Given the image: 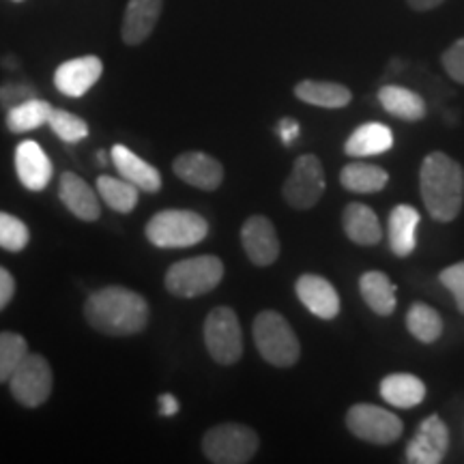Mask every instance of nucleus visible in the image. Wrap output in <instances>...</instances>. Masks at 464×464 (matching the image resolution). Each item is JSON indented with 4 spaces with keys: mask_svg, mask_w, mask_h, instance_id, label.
I'll return each instance as SVG.
<instances>
[{
    "mask_svg": "<svg viewBox=\"0 0 464 464\" xmlns=\"http://www.w3.org/2000/svg\"><path fill=\"white\" fill-rule=\"evenodd\" d=\"M387 181H390L387 170L374 164H363V161L346 164L340 172L342 188L351 194H379L381 189L387 188Z\"/></svg>",
    "mask_w": 464,
    "mask_h": 464,
    "instance_id": "obj_27",
    "label": "nucleus"
},
{
    "mask_svg": "<svg viewBox=\"0 0 464 464\" xmlns=\"http://www.w3.org/2000/svg\"><path fill=\"white\" fill-rule=\"evenodd\" d=\"M15 295V280L5 266H0V312L9 305V301Z\"/></svg>",
    "mask_w": 464,
    "mask_h": 464,
    "instance_id": "obj_37",
    "label": "nucleus"
},
{
    "mask_svg": "<svg viewBox=\"0 0 464 464\" xmlns=\"http://www.w3.org/2000/svg\"><path fill=\"white\" fill-rule=\"evenodd\" d=\"M52 382H54V376H52V368L45 362V357L37 355V353H28L15 368V372L11 374L9 387L22 406L37 409L50 398Z\"/></svg>",
    "mask_w": 464,
    "mask_h": 464,
    "instance_id": "obj_10",
    "label": "nucleus"
},
{
    "mask_svg": "<svg viewBox=\"0 0 464 464\" xmlns=\"http://www.w3.org/2000/svg\"><path fill=\"white\" fill-rule=\"evenodd\" d=\"M406 3H409V7L413 11H432L440 7L445 0H406Z\"/></svg>",
    "mask_w": 464,
    "mask_h": 464,
    "instance_id": "obj_40",
    "label": "nucleus"
},
{
    "mask_svg": "<svg viewBox=\"0 0 464 464\" xmlns=\"http://www.w3.org/2000/svg\"><path fill=\"white\" fill-rule=\"evenodd\" d=\"M34 97V89H31L28 84H5L3 89H0V103H3L5 108H14L17 103L26 102V100H33Z\"/></svg>",
    "mask_w": 464,
    "mask_h": 464,
    "instance_id": "obj_36",
    "label": "nucleus"
},
{
    "mask_svg": "<svg viewBox=\"0 0 464 464\" xmlns=\"http://www.w3.org/2000/svg\"><path fill=\"white\" fill-rule=\"evenodd\" d=\"M258 448L256 430L246 423H218L202 437V454L216 464H246L258 454Z\"/></svg>",
    "mask_w": 464,
    "mask_h": 464,
    "instance_id": "obj_5",
    "label": "nucleus"
},
{
    "mask_svg": "<svg viewBox=\"0 0 464 464\" xmlns=\"http://www.w3.org/2000/svg\"><path fill=\"white\" fill-rule=\"evenodd\" d=\"M241 243L249 263L271 266L280 258V239L274 222L265 216H249L241 228Z\"/></svg>",
    "mask_w": 464,
    "mask_h": 464,
    "instance_id": "obj_12",
    "label": "nucleus"
},
{
    "mask_svg": "<svg viewBox=\"0 0 464 464\" xmlns=\"http://www.w3.org/2000/svg\"><path fill=\"white\" fill-rule=\"evenodd\" d=\"M392 147L393 133L390 127L382 123H363L346 138L344 153L353 160H363L387 153Z\"/></svg>",
    "mask_w": 464,
    "mask_h": 464,
    "instance_id": "obj_22",
    "label": "nucleus"
},
{
    "mask_svg": "<svg viewBox=\"0 0 464 464\" xmlns=\"http://www.w3.org/2000/svg\"><path fill=\"white\" fill-rule=\"evenodd\" d=\"M84 316L92 329L106 335H136L149 324V304L142 295L123 286L95 290L84 305Z\"/></svg>",
    "mask_w": 464,
    "mask_h": 464,
    "instance_id": "obj_1",
    "label": "nucleus"
},
{
    "mask_svg": "<svg viewBox=\"0 0 464 464\" xmlns=\"http://www.w3.org/2000/svg\"><path fill=\"white\" fill-rule=\"evenodd\" d=\"M342 228H344L348 239L363 247L379 246V241L382 239L379 216L363 202H351V205L344 207V211H342Z\"/></svg>",
    "mask_w": 464,
    "mask_h": 464,
    "instance_id": "obj_20",
    "label": "nucleus"
},
{
    "mask_svg": "<svg viewBox=\"0 0 464 464\" xmlns=\"http://www.w3.org/2000/svg\"><path fill=\"white\" fill-rule=\"evenodd\" d=\"M295 290L305 310L321 321H334L340 314V295L327 277L305 274L295 284Z\"/></svg>",
    "mask_w": 464,
    "mask_h": 464,
    "instance_id": "obj_15",
    "label": "nucleus"
},
{
    "mask_svg": "<svg viewBox=\"0 0 464 464\" xmlns=\"http://www.w3.org/2000/svg\"><path fill=\"white\" fill-rule=\"evenodd\" d=\"M147 239L160 249H181L198 246L207 239L208 222L200 213L185 208H166L155 213L147 224Z\"/></svg>",
    "mask_w": 464,
    "mask_h": 464,
    "instance_id": "obj_4",
    "label": "nucleus"
},
{
    "mask_svg": "<svg viewBox=\"0 0 464 464\" xmlns=\"http://www.w3.org/2000/svg\"><path fill=\"white\" fill-rule=\"evenodd\" d=\"M14 3H22V0H14Z\"/></svg>",
    "mask_w": 464,
    "mask_h": 464,
    "instance_id": "obj_42",
    "label": "nucleus"
},
{
    "mask_svg": "<svg viewBox=\"0 0 464 464\" xmlns=\"http://www.w3.org/2000/svg\"><path fill=\"white\" fill-rule=\"evenodd\" d=\"M158 404L161 417H174L179 413V400L174 398L172 393H161L158 398Z\"/></svg>",
    "mask_w": 464,
    "mask_h": 464,
    "instance_id": "obj_39",
    "label": "nucleus"
},
{
    "mask_svg": "<svg viewBox=\"0 0 464 464\" xmlns=\"http://www.w3.org/2000/svg\"><path fill=\"white\" fill-rule=\"evenodd\" d=\"M276 131L277 136H280L284 147H290V144L299 138V123L295 119H282L280 123H277Z\"/></svg>",
    "mask_w": 464,
    "mask_h": 464,
    "instance_id": "obj_38",
    "label": "nucleus"
},
{
    "mask_svg": "<svg viewBox=\"0 0 464 464\" xmlns=\"http://www.w3.org/2000/svg\"><path fill=\"white\" fill-rule=\"evenodd\" d=\"M254 344L260 357L276 368H293L301 357L299 338L280 312L265 310L254 318Z\"/></svg>",
    "mask_w": 464,
    "mask_h": 464,
    "instance_id": "obj_3",
    "label": "nucleus"
},
{
    "mask_svg": "<svg viewBox=\"0 0 464 464\" xmlns=\"http://www.w3.org/2000/svg\"><path fill=\"white\" fill-rule=\"evenodd\" d=\"M97 164L106 166V153H97Z\"/></svg>",
    "mask_w": 464,
    "mask_h": 464,
    "instance_id": "obj_41",
    "label": "nucleus"
},
{
    "mask_svg": "<svg viewBox=\"0 0 464 464\" xmlns=\"http://www.w3.org/2000/svg\"><path fill=\"white\" fill-rule=\"evenodd\" d=\"M224 280V263L218 256H194L179 260L166 271V288L174 297L194 299L211 293Z\"/></svg>",
    "mask_w": 464,
    "mask_h": 464,
    "instance_id": "obj_6",
    "label": "nucleus"
},
{
    "mask_svg": "<svg viewBox=\"0 0 464 464\" xmlns=\"http://www.w3.org/2000/svg\"><path fill=\"white\" fill-rule=\"evenodd\" d=\"M439 280L451 293V297L456 301L458 312L464 314V263H456L448 266V269L440 271Z\"/></svg>",
    "mask_w": 464,
    "mask_h": 464,
    "instance_id": "obj_34",
    "label": "nucleus"
},
{
    "mask_svg": "<svg viewBox=\"0 0 464 464\" xmlns=\"http://www.w3.org/2000/svg\"><path fill=\"white\" fill-rule=\"evenodd\" d=\"M406 329L413 335L415 340H420L421 344H434L443 335V318L434 307L421 301H415L413 305L406 312Z\"/></svg>",
    "mask_w": 464,
    "mask_h": 464,
    "instance_id": "obj_28",
    "label": "nucleus"
},
{
    "mask_svg": "<svg viewBox=\"0 0 464 464\" xmlns=\"http://www.w3.org/2000/svg\"><path fill=\"white\" fill-rule=\"evenodd\" d=\"M379 103L385 112H390L400 121H406V123L421 121L428 112V106L421 95H417L415 91L404 89V86H398V84L382 86L379 91Z\"/></svg>",
    "mask_w": 464,
    "mask_h": 464,
    "instance_id": "obj_25",
    "label": "nucleus"
},
{
    "mask_svg": "<svg viewBox=\"0 0 464 464\" xmlns=\"http://www.w3.org/2000/svg\"><path fill=\"white\" fill-rule=\"evenodd\" d=\"M52 103L45 100H26L7 110V130L14 133H26L48 125L52 114Z\"/></svg>",
    "mask_w": 464,
    "mask_h": 464,
    "instance_id": "obj_29",
    "label": "nucleus"
},
{
    "mask_svg": "<svg viewBox=\"0 0 464 464\" xmlns=\"http://www.w3.org/2000/svg\"><path fill=\"white\" fill-rule=\"evenodd\" d=\"M359 293L374 314L387 318L396 312V288H393L390 276L382 271H365L359 277Z\"/></svg>",
    "mask_w": 464,
    "mask_h": 464,
    "instance_id": "obj_26",
    "label": "nucleus"
},
{
    "mask_svg": "<svg viewBox=\"0 0 464 464\" xmlns=\"http://www.w3.org/2000/svg\"><path fill=\"white\" fill-rule=\"evenodd\" d=\"M58 196H61L63 205H65L78 219H84V222H95V219H100V196H97L91 185L75 172L63 174L61 183H58Z\"/></svg>",
    "mask_w": 464,
    "mask_h": 464,
    "instance_id": "obj_19",
    "label": "nucleus"
},
{
    "mask_svg": "<svg viewBox=\"0 0 464 464\" xmlns=\"http://www.w3.org/2000/svg\"><path fill=\"white\" fill-rule=\"evenodd\" d=\"M138 191L140 189L130 181H125L123 177L114 179L108 177V174H102L97 179V194L116 213H131L138 205V198H140Z\"/></svg>",
    "mask_w": 464,
    "mask_h": 464,
    "instance_id": "obj_30",
    "label": "nucleus"
},
{
    "mask_svg": "<svg viewBox=\"0 0 464 464\" xmlns=\"http://www.w3.org/2000/svg\"><path fill=\"white\" fill-rule=\"evenodd\" d=\"M28 355V344L20 334H0V382H9L22 359Z\"/></svg>",
    "mask_w": 464,
    "mask_h": 464,
    "instance_id": "obj_31",
    "label": "nucleus"
},
{
    "mask_svg": "<svg viewBox=\"0 0 464 464\" xmlns=\"http://www.w3.org/2000/svg\"><path fill=\"white\" fill-rule=\"evenodd\" d=\"M346 428L353 437L374 445H392L402 437L404 423L379 404L359 402L346 411Z\"/></svg>",
    "mask_w": 464,
    "mask_h": 464,
    "instance_id": "obj_7",
    "label": "nucleus"
},
{
    "mask_svg": "<svg viewBox=\"0 0 464 464\" xmlns=\"http://www.w3.org/2000/svg\"><path fill=\"white\" fill-rule=\"evenodd\" d=\"M31 241L26 224L11 213L0 211V247L7 252H22Z\"/></svg>",
    "mask_w": 464,
    "mask_h": 464,
    "instance_id": "obj_33",
    "label": "nucleus"
},
{
    "mask_svg": "<svg viewBox=\"0 0 464 464\" xmlns=\"http://www.w3.org/2000/svg\"><path fill=\"white\" fill-rule=\"evenodd\" d=\"M450 450V430L439 415L426 417L417 428L415 437L406 443V462L439 464Z\"/></svg>",
    "mask_w": 464,
    "mask_h": 464,
    "instance_id": "obj_11",
    "label": "nucleus"
},
{
    "mask_svg": "<svg viewBox=\"0 0 464 464\" xmlns=\"http://www.w3.org/2000/svg\"><path fill=\"white\" fill-rule=\"evenodd\" d=\"M48 125L67 144H75L89 136V123L84 119H80V116L67 112V110H52Z\"/></svg>",
    "mask_w": 464,
    "mask_h": 464,
    "instance_id": "obj_32",
    "label": "nucleus"
},
{
    "mask_svg": "<svg viewBox=\"0 0 464 464\" xmlns=\"http://www.w3.org/2000/svg\"><path fill=\"white\" fill-rule=\"evenodd\" d=\"M417 226H420V213L415 207L398 205L392 208L390 222H387V237H390V247L396 256L406 258L415 252Z\"/></svg>",
    "mask_w": 464,
    "mask_h": 464,
    "instance_id": "obj_21",
    "label": "nucleus"
},
{
    "mask_svg": "<svg viewBox=\"0 0 464 464\" xmlns=\"http://www.w3.org/2000/svg\"><path fill=\"white\" fill-rule=\"evenodd\" d=\"M440 65H443L445 73L458 84H464V37L451 44L448 50L440 56Z\"/></svg>",
    "mask_w": 464,
    "mask_h": 464,
    "instance_id": "obj_35",
    "label": "nucleus"
},
{
    "mask_svg": "<svg viewBox=\"0 0 464 464\" xmlns=\"http://www.w3.org/2000/svg\"><path fill=\"white\" fill-rule=\"evenodd\" d=\"M110 158H112V164L121 177L131 185H136L140 191L158 194L161 189V174L158 168L150 166L142 158H138L125 144H114L112 150H110Z\"/></svg>",
    "mask_w": 464,
    "mask_h": 464,
    "instance_id": "obj_18",
    "label": "nucleus"
},
{
    "mask_svg": "<svg viewBox=\"0 0 464 464\" xmlns=\"http://www.w3.org/2000/svg\"><path fill=\"white\" fill-rule=\"evenodd\" d=\"M297 100L310 106L324 110H340L346 108L353 102V92L348 86L338 82H327V80H301L295 86Z\"/></svg>",
    "mask_w": 464,
    "mask_h": 464,
    "instance_id": "obj_23",
    "label": "nucleus"
},
{
    "mask_svg": "<svg viewBox=\"0 0 464 464\" xmlns=\"http://www.w3.org/2000/svg\"><path fill=\"white\" fill-rule=\"evenodd\" d=\"M164 0H130L127 3L121 37L127 45H140L158 26Z\"/></svg>",
    "mask_w": 464,
    "mask_h": 464,
    "instance_id": "obj_17",
    "label": "nucleus"
},
{
    "mask_svg": "<svg viewBox=\"0 0 464 464\" xmlns=\"http://www.w3.org/2000/svg\"><path fill=\"white\" fill-rule=\"evenodd\" d=\"M324 185H327V181H324V168L321 160L316 155L307 153L295 161L293 170L284 181L282 196L286 205L297 208V211H310L321 202Z\"/></svg>",
    "mask_w": 464,
    "mask_h": 464,
    "instance_id": "obj_9",
    "label": "nucleus"
},
{
    "mask_svg": "<svg viewBox=\"0 0 464 464\" xmlns=\"http://www.w3.org/2000/svg\"><path fill=\"white\" fill-rule=\"evenodd\" d=\"M172 170L181 181L202 191H216L224 181V166L213 155L189 150L174 160Z\"/></svg>",
    "mask_w": 464,
    "mask_h": 464,
    "instance_id": "obj_13",
    "label": "nucleus"
},
{
    "mask_svg": "<svg viewBox=\"0 0 464 464\" xmlns=\"http://www.w3.org/2000/svg\"><path fill=\"white\" fill-rule=\"evenodd\" d=\"M103 63L100 56H80L63 63L54 73L56 89L67 97H82L100 82Z\"/></svg>",
    "mask_w": 464,
    "mask_h": 464,
    "instance_id": "obj_14",
    "label": "nucleus"
},
{
    "mask_svg": "<svg viewBox=\"0 0 464 464\" xmlns=\"http://www.w3.org/2000/svg\"><path fill=\"white\" fill-rule=\"evenodd\" d=\"M420 189L426 211L437 222H454L464 205V170L443 150H434L423 160Z\"/></svg>",
    "mask_w": 464,
    "mask_h": 464,
    "instance_id": "obj_2",
    "label": "nucleus"
},
{
    "mask_svg": "<svg viewBox=\"0 0 464 464\" xmlns=\"http://www.w3.org/2000/svg\"><path fill=\"white\" fill-rule=\"evenodd\" d=\"M15 170L22 185L31 191H42L48 188L52 181V174H54L50 158L34 140H24L17 144Z\"/></svg>",
    "mask_w": 464,
    "mask_h": 464,
    "instance_id": "obj_16",
    "label": "nucleus"
},
{
    "mask_svg": "<svg viewBox=\"0 0 464 464\" xmlns=\"http://www.w3.org/2000/svg\"><path fill=\"white\" fill-rule=\"evenodd\" d=\"M205 344L211 359L219 365H235L243 357V334L232 307L219 305L205 321Z\"/></svg>",
    "mask_w": 464,
    "mask_h": 464,
    "instance_id": "obj_8",
    "label": "nucleus"
},
{
    "mask_svg": "<svg viewBox=\"0 0 464 464\" xmlns=\"http://www.w3.org/2000/svg\"><path fill=\"white\" fill-rule=\"evenodd\" d=\"M381 396L387 404L396 409H413L426 398V385L420 376L409 372H396L381 381Z\"/></svg>",
    "mask_w": 464,
    "mask_h": 464,
    "instance_id": "obj_24",
    "label": "nucleus"
}]
</instances>
